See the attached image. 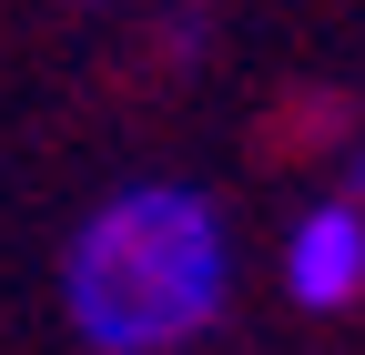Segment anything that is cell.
Here are the masks:
<instances>
[{
	"label": "cell",
	"mask_w": 365,
	"mask_h": 355,
	"mask_svg": "<svg viewBox=\"0 0 365 355\" xmlns=\"http://www.w3.org/2000/svg\"><path fill=\"white\" fill-rule=\"evenodd\" d=\"M61 315L81 355H193L234 315V224L203 183H143L102 193L61 244Z\"/></svg>",
	"instance_id": "obj_1"
},
{
	"label": "cell",
	"mask_w": 365,
	"mask_h": 355,
	"mask_svg": "<svg viewBox=\"0 0 365 355\" xmlns=\"http://www.w3.org/2000/svg\"><path fill=\"white\" fill-rule=\"evenodd\" d=\"M274 274H284V294L304 304V315H345V304H365V203H345V193L304 203L294 224H284Z\"/></svg>",
	"instance_id": "obj_2"
},
{
	"label": "cell",
	"mask_w": 365,
	"mask_h": 355,
	"mask_svg": "<svg viewBox=\"0 0 365 355\" xmlns=\"http://www.w3.org/2000/svg\"><path fill=\"white\" fill-rule=\"evenodd\" d=\"M345 203H365V143H355V163H345Z\"/></svg>",
	"instance_id": "obj_3"
}]
</instances>
